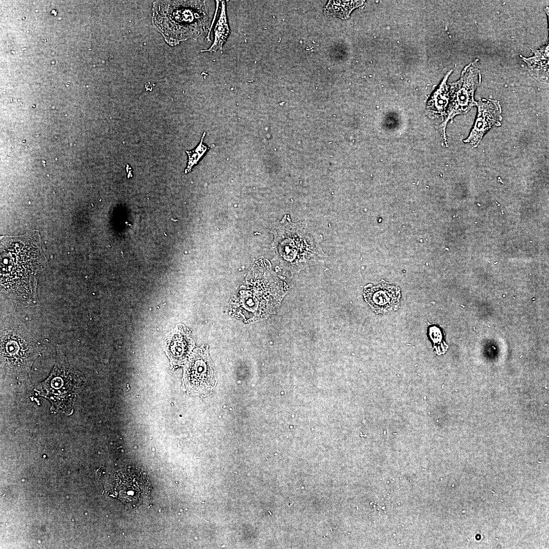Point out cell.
<instances>
[{
  "mask_svg": "<svg viewBox=\"0 0 549 549\" xmlns=\"http://www.w3.org/2000/svg\"><path fill=\"white\" fill-rule=\"evenodd\" d=\"M46 258L38 231L1 240V295L23 307L38 305L37 286Z\"/></svg>",
  "mask_w": 549,
  "mask_h": 549,
  "instance_id": "cell-1",
  "label": "cell"
},
{
  "mask_svg": "<svg viewBox=\"0 0 549 549\" xmlns=\"http://www.w3.org/2000/svg\"><path fill=\"white\" fill-rule=\"evenodd\" d=\"M0 338L1 375L24 379L42 351V345L13 314L1 315Z\"/></svg>",
  "mask_w": 549,
  "mask_h": 549,
  "instance_id": "cell-2",
  "label": "cell"
},
{
  "mask_svg": "<svg viewBox=\"0 0 549 549\" xmlns=\"http://www.w3.org/2000/svg\"><path fill=\"white\" fill-rule=\"evenodd\" d=\"M153 17L158 30L172 46L199 36L209 23L204 1H158L154 4Z\"/></svg>",
  "mask_w": 549,
  "mask_h": 549,
  "instance_id": "cell-3",
  "label": "cell"
},
{
  "mask_svg": "<svg viewBox=\"0 0 549 549\" xmlns=\"http://www.w3.org/2000/svg\"><path fill=\"white\" fill-rule=\"evenodd\" d=\"M257 275L252 283L239 291L230 304L231 315L247 322L271 314L288 290L286 283L271 271L269 264Z\"/></svg>",
  "mask_w": 549,
  "mask_h": 549,
  "instance_id": "cell-4",
  "label": "cell"
},
{
  "mask_svg": "<svg viewBox=\"0 0 549 549\" xmlns=\"http://www.w3.org/2000/svg\"><path fill=\"white\" fill-rule=\"evenodd\" d=\"M318 235L304 222L285 219L276 231L275 245L279 258L292 273L299 272L327 257Z\"/></svg>",
  "mask_w": 549,
  "mask_h": 549,
  "instance_id": "cell-5",
  "label": "cell"
},
{
  "mask_svg": "<svg viewBox=\"0 0 549 549\" xmlns=\"http://www.w3.org/2000/svg\"><path fill=\"white\" fill-rule=\"evenodd\" d=\"M55 362L47 378L38 383L35 391L51 403L52 413L70 415L85 381L80 371L70 364L61 346H56Z\"/></svg>",
  "mask_w": 549,
  "mask_h": 549,
  "instance_id": "cell-6",
  "label": "cell"
},
{
  "mask_svg": "<svg viewBox=\"0 0 549 549\" xmlns=\"http://www.w3.org/2000/svg\"><path fill=\"white\" fill-rule=\"evenodd\" d=\"M107 492L125 505L137 507L148 502L151 490L146 474L137 467L119 469L109 476Z\"/></svg>",
  "mask_w": 549,
  "mask_h": 549,
  "instance_id": "cell-7",
  "label": "cell"
},
{
  "mask_svg": "<svg viewBox=\"0 0 549 549\" xmlns=\"http://www.w3.org/2000/svg\"><path fill=\"white\" fill-rule=\"evenodd\" d=\"M476 61L471 62L465 67L460 79L451 84L450 90L451 103L447 116L443 124L444 137L445 128L450 119H452L456 115L466 113L473 107L476 106L477 102L474 98V93L481 80Z\"/></svg>",
  "mask_w": 549,
  "mask_h": 549,
  "instance_id": "cell-8",
  "label": "cell"
},
{
  "mask_svg": "<svg viewBox=\"0 0 549 549\" xmlns=\"http://www.w3.org/2000/svg\"><path fill=\"white\" fill-rule=\"evenodd\" d=\"M185 381L187 387L195 392L205 393L215 385L214 369L207 350H196L185 369Z\"/></svg>",
  "mask_w": 549,
  "mask_h": 549,
  "instance_id": "cell-9",
  "label": "cell"
},
{
  "mask_svg": "<svg viewBox=\"0 0 549 549\" xmlns=\"http://www.w3.org/2000/svg\"><path fill=\"white\" fill-rule=\"evenodd\" d=\"M477 115L468 138L464 140L476 147L483 135L491 129L501 125L502 119L500 102L491 99H481L477 102Z\"/></svg>",
  "mask_w": 549,
  "mask_h": 549,
  "instance_id": "cell-10",
  "label": "cell"
},
{
  "mask_svg": "<svg viewBox=\"0 0 549 549\" xmlns=\"http://www.w3.org/2000/svg\"><path fill=\"white\" fill-rule=\"evenodd\" d=\"M363 296L366 302L377 314L395 310L400 305V289L382 282L377 286L365 287Z\"/></svg>",
  "mask_w": 549,
  "mask_h": 549,
  "instance_id": "cell-11",
  "label": "cell"
},
{
  "mask_svg": "<svg viewBox=\"0 0 549 549\" xmlns=\"http://www.w3.org/2000/svg\"><path fill=\"white\" fill-rule=\"evenodd\" d=\"M193 346L190 334L184 329L171 333L166 341V347L170 357L175 362H183Z\"/></svg>",
  "mask_w": 549,
  "mask_h": 549,
  "instance_id": "cell-12",
  "label": "cell"
},
{
  "mask_svg": "<svg viewBox=\"0 0 549 549\" xmlns=\"http://www.w3.org/2000/svg\"><path fill=\"white\" fill-rule=\"evenodd\" d=\"M533 52L534 55L532 57L521 56L526 63L531 75L538 80L546 82L548 80V44Z\"/></svg>",
  "mask_w": 549,
  "mask_h": 549,
  "instance_id": "cell-13",
  "label": "cell"
},
{
  "mask_svg": "<svg viewBox=\"0 0 549 549\" xmlns=\"http://www.w3.org/2000/svg\"><path fill=\"white\" fill-rule=\"evenodd\" d=\"M215 39L211 46L208 49L203 50L214 52L222 49L224 44L230 34L226 13V4L222 2V8L219 18L215 28Z\"/></svg>",
  "mask_w": 549,
  "mask_h": 549,
  "instance_id": "cell-14",
  "label": "cell"
},
{
  "mask_svg": "<svg viewBox=\"0 0 549 549\" xmlns=\"http://www.w3.org/2000/svg\"><path fill=\"white\" fill-rule=\"evenodd\" d=\"M451 72V71L446 75L432 98L430 107L432 114L435 116H441L444 114L449 99V92L446 85V81Z\"/></svg>",
  "mask_w": 549,
  "mask_h": 549,
  "instance_id": "cell-15",
  "label": "cell"
},
{
  "mask_svg": "<svg viewBox=\"0 0 549 549\" xmlns=\"http://www.w3.org/2000/svg\"><path fill=\"white\" fill-rule=\"evenodd\" d=\"M363 1H329L324 9L327 15L347 19L352 10L361 6Z\"/></svg>",
  "mask_w": 549,
  "mask_h": 549,
  "instance_id": "cell-16",
  "label": "cell"
},
{
  "mask_svg": "<svg viewBox=\"0 0 549 549\" xmlns=\"http://www.w3.org/2000/svg\"><path fill=\"white\" fill-rule=\"evenodd\" d=\"M205 134L206 133L204 132L200 143L195 148L186 151L188 157L187 166L185 171L186 173L191 171L192 167L197 164L205 152L209 149V147L203 143Z\"/></svg>",
  "mask_w": 549,
  "mask_h": 549,
  "instance_id": "cell-17",
  "label": "cell"
},
{
  "mask_svg": "<svg viewBox=\"0 0 549 549\" xmlns=\"http://www.w3.org/2000/svg\"><path fill=\"white\" fill-rule=\"evenodd\" d=\"M430 336L434 343V346L437 349V353L439 354L440 345L445 350L443 345L441 344L442 341V334L440 329L436 326H433L430 329Z\"/></svg>",
  "mask_w": 549,
  "mask_h": 549,
  "instance_id": "cell-18",
  "label": "cell"
}]
</instances>
